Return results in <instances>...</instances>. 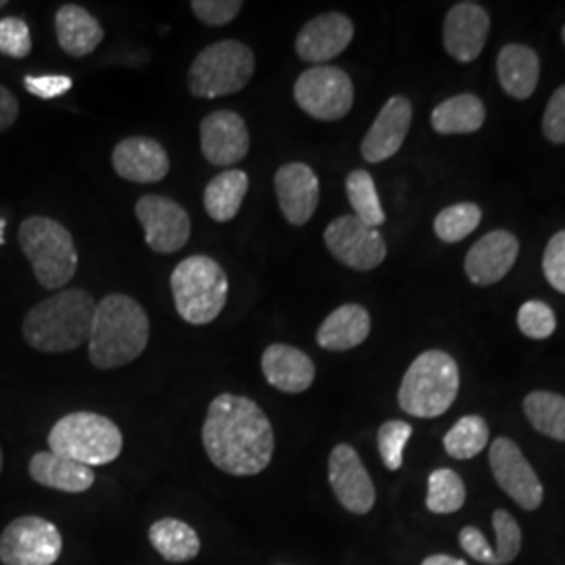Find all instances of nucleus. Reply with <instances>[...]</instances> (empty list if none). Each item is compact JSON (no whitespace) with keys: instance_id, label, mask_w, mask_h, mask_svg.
I'll use <instances>...</instances> for the list:
<instances>
[{"instance_id":"nucleus-1","label":"nucleus","mask_w":565,"mask_h":565,"mask_svg":"<svg viewBox=\"0 0 565 565\" xmlns=\"http://www.w3.org/2000/svg\"><path fill=\"white\" fill-rule=\"evenodd\" d=\"M202 440L210 461L237 478L263 473L275 452L270 419L252 398L237 394H221L212 401Z\"/></svg>"},{"instance_id":"nucleus-2","label":"nucleus","mask_w":565,"mask_h":565,"mask_svg":"<svg viewBox=\"0 0 565 565\" xmlns=\"http://www.w3.org/2000/svg\"><path fill=\"white\" fill-rule=\"evenodd\" d=\"M149 342V317L141 303L124 294L103 298L95 308L88 356L102 371L137 361Z\"/></svg>"},{"instance_id":"nucleus-3","label":"nucleus","mask_w":565,"mask_h":565,"mask_svg":"<svg viewBox=\"0 0 565 565\" xmlns=\"http://www.w3.org/2000/svg\"><path fill=\"white\" fill-rule=\"evenodd\" d=\"M97 303L84 289L60 291L36 303L25 321L23 338L34 350L61 354L88 342Z\"/></svg>"},{"instance_id":"nucleus-4","label":"nucleus","mask_w":565,"mask_h":565,"mask_svg":"<svg viewBox=\"0 0 565 565\" xmlns=\"http://www.w3.org/2000/svg\"><path fill=\"white\" fill-rule=\"evenodd\" d=\"M459 364L443 350L419 354L404 373L398 390V404L404 413L434 419L445 415L459 394Z\"/></svg>"},{"instance_id":"nucleus-5","label":"nucleus","mask_w":565,"mask_h":565,"mask_svg":"<svg viewBox=\"0 0 565 565\" xmlns=\"http://www.w3.org/2000/svg\"><path fill=\"white\" fill-rule=\"evenodd\" d=\"M170 287L182 321L198 327L216 321L228 298V277L223 266L207 256L182 260L170 277Z\"/></svg>"},{"instance_id":"nucleus-6","label":"nucleus","mask_w":565,"mask_h":565,"mask_svg":"<svg viewBox=\"0 0 565 565\" xmlns=\"http://www.w3.org/2000/svg\"><path fill=\"white\" fill-rule=\"evenodd\" d=\"M51 452L72 459L86 467H97L116 461L120 457L124 438L120 427L111 419L78 411L61 417L49 434Z\"/></svg>"},{"instance_id":"nucleus-7","label":"nucleus","mask_w":565,"mask_h":565,"mask_svg":"<svg viewBox=\"0 0 565 565\" xmlns=\"http://www.w3.org/2000/svg\"><path fill=\"white\" fill-rule=\"evenodd\" d=\"M18 237L21 252L44 289H61L72 281L78 268V252L63 224L46 216H32L21 223Z\"/></svg>"},{"instance_id":"nucleus-8","label":"nucleus","mask_w":565,"mask_h":565,"mask_svg":"<svg viewBox=\"0 0 565 565\" xmlns=\"http://www.w3.org/2000/svg\"><path fill=\"white\" fill-rule=\"evenodd\" d=\"M256 57L247 44L221 41L210 44L193 60L186 86L193 97L216 99L239 93L252 81Z\"/></svg>"},{"instance_id":"nucleus-9","label":"nucleus","mask_w":565,"mask_h":565,"mask_svg":"<svg viewBox=\"0 0 565 565\" xmlns=\"http://www.w3.org/2000/svg\"><path fill=\"white\" fill-rule=\"evenodd\" d=\"M294 97L315 120H342L354 105V84L335 65H315L296 82Z\"/></svg>"},{"instance_id":"nucleus-10","label":"nucleus","mask_w":565,"mask_h":565,"mask_svg":"<svg viewBox=\"0 0 565 565\" xmlns=\"http://www.w3.org/2000/svg\"><path fill=\"white\" fill-rule=\"evenodd\" d=\"M61 551L60 527L39 515L18 518L0 534L2 565H53L60 562Z\"/></svg>"},{"instance_id":"nucleus-11","label":"nucleus","mask_w":565,"mask_h":565,"mask_svg":"<svg viewBox=\"0 0 565 565\" xmlns=\"http://www.w3.org/2000/svg\"><path fill=\"white\" fill-rule=\"evenodd\" d=\"M324 245L335 260L363 273L377 268L387 256L382 233L354 214L340 216L324 228Z\"/></svg>"},{"instance_id":"nucleus-12","label":"nucleus","mask_w":565,"mask_h":565,"mask_svg":"<svg viewBox=\"0 0 565 565\" xmlns=\"http://www.w3.org/2000/svg\"><path fill=\"white\" fill-rule=\"evenodd\" d=\"M135 212L153 252L177 254L189 242L191 218L181 203L163 195H145L137 202Z\"/></svg>"},{"instance_id":"nucleus-13","label":"nucleus","mask_w":565,"mask_h":565,"mask_svg":"<svg viewBox=\"0 0 565 565\" xmlns=\"http://www.w3.org/2000/svg\"><path fill=\"white\" fill-rule=\"evenodd\" d=\"M490 469L494 480L505 490L507 494L525 509L534 511L543 503L545 490L532 469L525 461L520 446L509 438H497L490 446Z\"/></svg>"},{"instance_id":"nucleus-14","label":"nucleus","mask_w":565,"mask_h":565,"mask_svg":"<svg viewBox=\"0 0 565 565\" xmlns=\"http://www.w3.org/2000/svg\"><path fill=\"white\" fill-rule=\"evenodd\" d=\"M329 484L335 492L340 505L364 515L375 505V486L364 469L359 452L350 445H338L329 457Z\"/></svg>"},{"instance_id":"nucleus-15","label":"nucleus","mask_w":565,"mask_h":565,"mask_svg":"<svg viewBox=\"0 0 565 565\" xmlns=\"http://www.w3.org/2000/svg\"><path fill=\"white\" fill-rule=\"evenodd\" d=\"M490 34V15L478 2H459L446 13L443 42L445 51L459 63L478 60Z\"/></svg>"},{"instance_id":"nucleus-16","label":"nucleus","mask_w":565,"mask_h":565,"mask_svg":"<svg viewBox=\"0 0 565 565\" xmlns=\"http://www.w3.org/2000/svg\"><path fill=\"white\" fill-rule=\"evenodd\" d=\"M520 254V242L509 231H490L465 256V273L478 287L503 281Z\"/></svg>"},{"instance_id":"nucleus-17","label":"nucleus","mask_w":565,"mask_h":565,"mask_svg":"<svg viewBox=\"0 0 565 565\" xmlns=\"http://www.w3.org/2000/svg\"><path fill=\"white\" fill-rule=\"evenodd\" d=\"M275 191L287 223L303 226L315 216L319 207L321 186L319 177L308 163L291 162L281 166L275 174Z\"/></svg>"},{"instance_id":"nucleus-18","label":"nucleus","mask_w":565,"mask_h":565,"mask_svg":"<svg viewBox=\"0 0 565 565\" xmlns=\"http://www.w3.org/2000/svg\"><path fill=\"white\" fill-rule=\"evenodd\" d=\"M202 153L212 166L226 168L242 162L249 151V132L239 114L221 109L202 120Z\"/></svg>"},{"instance_id":"nucleus-19","label":"nucleus","mask_w":565,"mask_h":565,"mask_svg":"<svg viewBox=\"0 0 565 565\" xmlns=\"http://www.w3.org/2000/svg\"><path fill=\"white\" fill-rule=\"evenodd\" d=\"M411 121H413V105L406 97L396 95L387 99L380 116L364 135L363 145H361L364 160L369 163H380L394 158L406 141Z\"/></svg>"},{"instance_id":"nucleus-20","label":"nucleus","mask_w":565,"mask_h":565,"mask_svg":"<svg viewBox=\"0 0 565 565\" xmlns=\"http://www.w3.org/2000/svg\"><path fill=\"white\" fill-rule=\"evenodd\" d=\"M354 39V23L343 13H324L308 21L296 39V53L308 63L324 65L340 57Z\"/></svg>"},{"instance_id":"nucleus-21","label":"nucleus","mask_w":565,"mask_h":565,"mask_svg":"<svg viewBox=\"0 0 565 565\" xmlns=\"http://www.w3.org/2000/svg\"><path fill=\"white\" fill-rule=\"evenodd\" d=\"M114 168L124 181L153 184L168 177L170 158L160 142L147 137H130L116 145Z\"/></svg>"},{"instance_id":"nucleus-22","label":"nucleus","mask_w":565,"mask_h":565,"mask_svg":"<svg viewBox=\"0 0 565 565\" xmlns=\"http://www.w3.org/2000/svg\"><path fill=\"white\" fill-rule=\"evenodd\" d=\"M263 371L266 382L285 394H302L317 375L310 356L287 343H273L264 350Z\"/></svg>"},{"instance_id":"nucleus-23","label":"nucleus","mask_w":565,"mask_h":565,"mask_svg":"<svg viewBox=\"0 0 565 565\" xmlns=\"http://www.w3.org/2000/svg\"><path fill=\"white\" fill-rule=\"evenodd\" d=\"M499 82L509 97L524 102L532 97L541 78V60L534 49L525 44H507L497 60Z\"/></svg>"},{"instance_id":"nucleus-24","label":"nucleus","mask_w":565,"mask_h":565,"mask_svg":"<svg viewBox=\"0 0 565 565\" xmlns=\"http://www.w3.org/2000/svg\"><path fill=\"white\" fill-rule=\"evenodd\" d=\"M371 317L359 303H343L335 308L317 331V342L323 350L345 352L369 338Z\"/></svg>"},{"instance_id":"nucleus-25","label":"nucleus","mask_w":565,"mask_h":565,"mask_svg":"<svg viewBox=\"0 0 565 565\" xmlns=\"http://www.w3.org/2000/svg\"><path fill=\"white\" fill-rule=\"evenodd\" d=\"M55 32L61 49L72 57L90 55L105 39L102 23L78 4L61 7L55 15Z\"/></svg>"},{"instance_id":"nucleus-26","label":"nucleus","mask_w":565,"mask_h":565,"mask_svg":"<svg viewBox=\"0 0 565 565\" xmlns=\"http://www.w3.org/2000/svg\"><path fill=\"white\" fill-rule=\"evenodd\" d=\"M30 476L36 484L70 494L86 492L95 484L93 467L76 463L55 452H36L30 461Z\"/></svg>"},{"instance_id":"nucleus-27","label":"nucleus","mask_w":565,"mask_h":565,"mask_svg":"<svg viewBox=\"0 0 565 565\" xmlns=\"http://www.w3.org/2000/svg\"><path fill=\"white\" fill-rule=\"evenodd\" d=\"M484 121V103L471 93L450 97L431 111V128L438 135H471L478 132Z\"/></svg>"},{"instance_id":"nucleus-28","label":"nucleus","mask_w":565,"mask_h":565,"mask_svg":"<svg viewBox=\"0 0 565 565\" xmlns=\"http://www.w3.org/2000/svg\"><path fill=\"white\" fill-rule=\"evenodd\" d=\"M249 179L243 170H226L214 177L203 193L207 216L216 223H231L239 214Z\"/></svg>"},{"instance_id":"nucleus-29","label":"nucleus","mask_w":565,"mask_h":565,"mask_svg":"<svg viewBox=\"0 0 565 565\" xmlns=\"http://www.w3.org/2000/svg\"><path fill=\"white\" fill-rule=\"evenodd\" d=\"M151 546L170 564H184L200 555V536L189 524L177 518H163L149 527Z\"/></svg>"},{"instance_id":"nucleus-30","label":"nucleus","mask_w":565,"mask_h":565,"mask_svg":"<svg viewBox=\"0 0 565 565\" xmlns=\"http://www.w3.org/2000/svg\"><path fill=\"white\" fill-rule=\"evenodd\" d=\"M527 422L536 431L565 443V396L553 392H532L524 401Z\"/></svg>"},{"instance_id":"nucleus-31","label":"nucleus","mask_w":565,"mask_h":565,"mask_svg":"<svg viewBox=\"0 0 565 565\" xmlns=\"http://www.w3.org/2000/svg\"><path fill=\"white\" fill-rule=\"evenodd\" d=\"M490 438V429L484 417L467 415L448 429L445 436V450L452 459H473L478 457Z\"/></svg>"},{"instance_id":"nucleus-32","label":"nucleus","mask_w":565,"mask_h":565,"mask_svg":"<svg viewBox=\"0 0 565 565\" xmlns=\"http://www.w3.org/2000/svg\"><path fill=\"white\" fill-rule=\"evenodd\" d=\"M345 193L350 205L354 210V216L364 224L377 228L385 223L384 210L377 195V186L373 177L366 170H354L345 179Z\"/></svg>"},{"instance_id":"nucleus-33","label":"nucleus","mask_w":565,"mask_h":565,"mask_svg":"<svg viewBox=\"0 0 565 565\" xmlns=\"http://www.w3.org/2000/svg\"><path fill=\"white\" fill-rule=\"evenodd\" d=\"M482 223V210L478 203H455L445 207L436 221L434 231L438 239L445 243L463 242Z\"/></svg>"},{"instance_id":"nucleus-34","label":"nucleus","mask_w":565,"mask_h":565,"mask_svg":"<svg viewBox=\"0 0 565 565\" xmlns=\"http://www.w3.org/2000/svg\"><path fill=\"white\" fill-rule=\"evenodd\" d=\"M465 484L457 471L436 469L427 480L425 505L431 513H455L465 505Z\"/></svg>"},{"instance_id":"nucleus-35","label":"nucleus","mask_w":565,"mask_h":565,"mask_svg":"<svg viewBox=\"0 0 565 565\" xmlns=\"http://www.w3.org/2000/svg\"><path fill=\"white\" fill-rule=\"evenodd\" d=\"M492 525L497 534V545L492 546L497 565L511 564L522 548V530L505 509L492 513Z\"/></svg>"},{"instance_id":"nucleus-36","label":"nucleus","mask_w":565,"mask_h":565,"mask_svg":"<svg viewBox=\"0 0 565 565\" xmlns=\"http://www.w3.org/2000/svg\"><path fill=\"white\" fill-rule=\"evenodd\" d=\"M518 327L530 340H548L557 329V319L548 303L530 300L518 312Z\"/></svg>"},{"instance_id":"nucleus-37","label":"nucleus","mask_w":565,"mask_h":565,"mask_svg":"<svg viewBox=\"0 0 565 565\" xmlns=\"http://www.w3.org/2000/svg\"><path fill=\"white\" fill-rule=\"evenodd\" d=\"M413 436V427L406 422H385L377 431V446L382 461L390 471H398L403 467L404 446Z\"/></svg>"},{"instance_id":"nucleus-38","label":"nucleus","mask_w":565,"mask_h":565,"mask_svg":"<svg viewBox=\"0 0 565 565\" xmlns=\"http://www.w3.org/2000/svg\"><path fill=\"white\" fill-rule=\"evenodd\" d=\"M0 53L11 60H23L32 53L30 28L20 18L0 20Z\"/></svg>"},{"instance_id":"nucleus-39","label":"nucleus","mask_w":565,"mask_h":565,"mask_svg":"<svg viewBox=\"0 0 565 565\" xmlns=\"http://www.w3.org/2000/svg\"><path fill=\"white\" fill-rule=\"evenodd\" d=\"M543 273L553 289L565 294V231L555 233L546 243Z\"/></svg>"},{"instance_id":"nucleus-40","label":"nucleus","mask_w":565,"mask_h":565,"mask_svg":"<svg viewBox=\"0 0 565 565\" xmlns=\"http://www.w3.org/2000/svg\"><path fill=\"white\" fill-rule=\"evenodd\" d=\"M191 9L205 25H226L235 20L243 9L242 0H193Z\"/></svg>"},{"instance_id":"nucleus-41","label":"nucleus","mask_w":565,"mask_h":565,"mask_svg":"<svg viewBox=\"0 0 565 565\" xmlns=\"http://www.w3.org/2000/svg\"><path fill=\"white\" fill-rule=\"evenodd\" d=\"M543 132L555 145H565V86H559L548 99L543 116Z\"/></svg>"},{"instance_id":"nucleus-42","label":"nucleus","mask_w":565,"mask_h":565,"mask_svg":"<svg viewBox=\"0 0 565 565\" xmlns=\"http://www.w3.org/2000/svg\"><path fill=\"white\" fill-rule=\"evenodd\" d=\"M23 84L30 95L41 97V99H55V97L70 93L74 86L70 76H28Z\"/></svg>"},{"instance_id":"nucleus-43","label":"nucleus","mask_w":565,"mask_h":565,"mask_svg":"<svg viewBox=\"0 0 565 565\" xmlns=\"http://www.w3.org/2000/svg\"><path fill=\"white\" fill-rule=\"evenodd\" d=\"M459 541H461L465 553L469 557H473L476 562L486 565H497L492 546L488 545L484 534L478 527H471V525L463 527L461 534H459Z\"/></svg>"},{"instance_id":"nucleus-44","label":"nucleus","mask_w":565,"mask_h":565,"mask_svg":"<svg viewBox=\"0 0 565 565\" xmlns=\"http://www.w3.org/2000/svg\"><path fill=\"white\" fill-rule=\"evenodd\" d=\"M20 116V103L15 95L0 84V132L9 130Z\"/></svg>"},{"instance_id":"nucleus-45","label":"nucleus","mask_w":565,"mask_h":565,"mask_svg":"<svg viewBox=\"0 0 565 565\" xmlns=\"http://www.w3.org/2000/svg\"><path fill=\"white\" fill-rule=\"evenodd\" d=\"M422 565H467L457 557H450V555H431L427 557Z\"/></svg>"},{"instance_id":"nucleus-46","label":"nucleus","mask_w":565,"mask_h":565,"mask_svg":"<svg viewBox=\"0 0 565 565\" xmlns=\"http://www.w3.org/2000/svg\"><path fill=\"white\" fill-rule=\"evenodd\" d=\"M4 243V221L0 218V245Z\"/></svg>"},{"instance_id":"nucleus-47","label":"nucleus","mask_w":565,"mask_h":565,"mask_svg":"<svg viewBox=\"0 0 565 565\" xmlns=\"http://www.w3.org/2000/svg\"><path fill=\"white\" fill-rule=\"evenodd\" d=\"M0 473H2V448H0Z\"/></svg>"},{"instance_id":"nucleus-48","label":"nucleus","mask_w":565,"mask_h":565,"mask_svg":"<svg viewBox=\"0 0 565 565\" xmlns=\"http://www.w3.org/2000/svg\"><path fill=\"white\" fill-rule=\"evenodd\" d=\"M7 7V2L4 0H0V9H4Z\"/></svg>"},{"instance_id":"nucleus-49","label":"nucleus","mask_w":565,"mask_h":565,"mask_svg":"<svg viewBox=\"0 0 565 565\" xmlns=\"http://www.w3.org/2000/svg\"><path fill=\"white\" fill-rule=\"evenodd\" d=\"M562 39H564V44H565V25H564V30H562Z\"/></svg>"}]
</instances>
